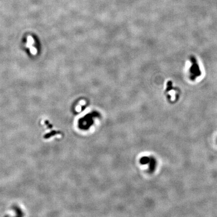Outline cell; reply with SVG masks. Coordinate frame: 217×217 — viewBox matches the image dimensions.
Instances as JSON below:
<instances>
[{"label": "cell", "mask_w": 217, "mask_h": 217, "mask_svg": "<svg viewBox=\"0 0 217 217\" xmlns=\"http://www.w3.org/2000/svg\"><path fill=\"white\" fill-rule=\"evenodd\" d=\"M191 61L192 64L190 68V77L192 79H195L200 74V71L197 60L194 58H192Z\"/></svg>", "instance_id": "obj_1"}]
</instances>
